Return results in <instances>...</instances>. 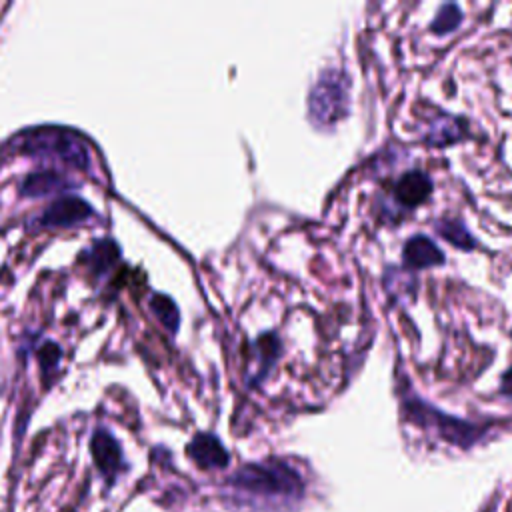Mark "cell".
I'll use <instances>...</instances> for the list:
<instances>
[{
  "mask_svg": "<svg viewBox=\"0 0 512 512\" xmlns=\"http://www.w3.org/2000/svg\"><path fill=\"white\" fill-rule=\"evenodd\" d=\"M190 458L200 468H224L228 464V452L220 444V440L212 434H196L188 444Z\"/></svg>",
  "mask_w": 512,
  "mask_h": 512,
  "instance_id": "52a82bcc",
  "label": "cell"
},
{
  "mask_svg": "<svg viewBox=\"0 0 512 512\" xmlns=\"http://www.w3.org/2000/svg\"><path fill=\"white\" fill-rule=\"evenodd\" d=\"M92 456H94V462L98 464V468L102 470V474H106V476H114L120 468V462H122L120 444L106 430H98L94 434V438H92Z\"/></svg>",
  "mask_w": 512,
  "mask_h": 512,
  "instance_id": "ba28073f",
  "label": "cell"
},
{
  "mask_svg": "<svg viewBox=\"0 0 512 512\" xmlns=\"http://www.w3.org/2000/svg\"><path fill=\"white\" fill-rule=\"evenodd\" d=\"M350 82L340 70H326L314 84L308 110L310 118L318 126H332L348 114L350 108Z\"/></svg>",
  "mask_w": 512,
  "mask_h": 512,
  "instance_id": "3957f363",
  "label": "cell"
},
{
  "mask_svg": "<svg viewBox=\"0 0 512 512\" xmlns=\"http://www.w3.org/2000/svg\"><path fill=\"white\" fill-rule=\"evenodd\" d=\"M432 192V180L420 172V170H410L400 176V180L394 186V196L404 208H414L422 204Z\"/></svg>",
  "mask_w": 512,
  "mask_h": 512,
  "instance_id": "8992f818",
  "label": "cell"
},
{
  "mask_svg": "<svg viewBox=\"0 0 512 512\" xmlns=\"http://www.w3.org/2000/svg\"><path fill=\"white\" fill-rule=\"evenodd\" d=\"M254 350H256L254 354L258 358V364H260V376H262L264 370H268L276 362L278 352H280V342L272 334H266V336L256 340Z\"/></svg>",
  "mask_w": 512,
  "mask_h": 512,
  "instance_id": "9a60e30c",
  "label": "cell"
},
{
  "mask_svg": "<svg viewBox=\"0 0 512 512\" xmlns=\"http://www.w3.org/2000/svg\"><path fill=\"white\" fill-rule=\"evenodd\" d=\"M12 148L28 156L56 158L80 170H88L90 166V148L86 140L78 132L66 128L44 126L26 130L12 140Z\"/></svg>",
  "mask_w": 512,
  "mask_h": 512,
  "instance_id": "6da1fadb",
  "label": "cell"
},
{
  "mask_svg": "<svg viewBox=\"0 0 512 512\" xmlns=\"http://www.w3.org/2000/svg\"><path fill=\"white\" fill-rule=\"evenodd\" d=\"M462 22V12L456 4H442L436 12V18L432 22V32L442 36V34H448L452 30H456Z\"/></svg>",
  "mask_w": 512,
  "mask_h": 512,
  "instance_id": "7c38bea8",
  "label": "cell"
},
{
  "mask_svg": "<svg viewBox=\"0 0 512 512\" xmlns=\"http://www.w3.org/2000/svg\"><path fill=\"white\" fill-rule=\"evenodd\" d=\"M92 208L78 196H62L46 208L40 222L42 226H72L88 220Z\"/></svg>",
  "mask_w": 512,
  "mask_h": 512,
  "instance_id": "277c9868",
  "label": "cell"
},
{
  "mask_svg": "<svg viewBox=\"0 0 512 512\" xmlns=\"http://www.w3.org/2000/svg\"><path fill=\"white\" fill-rule=\"evenodd\" d=\"M436 228H438L440 236H444L448 242H452L454 246H458L462 250H470L476 244L472 234L466 230V226L456 220H442L436 224Z\"/></svg>",
  "mask_w": 512,
  "mask_h": 512,
  "instance_id": "30bf717a",
  "label": "cell"
},
{
  "mask_svg": "<svg viewBox=\"0 0 512 512\" xmlns=\"http://www.w3.org/2000/svg\"><path fill=\"white\" fill-rule=\"evenodd\" d=\"M150 306H152V312L156 314V318H158L166 328H170L172 332L178 328L180 314H178L176 304H174L168 296L156 294V296L150 300Z\"/></svg>",
  "mask_w": 512,
  "mask_h": 512,
  "instance_id": "5bb4252c",
  "label": "cell"
},
{
  "mask_svg": "<svg viewBox=\"0 0 512 512\" xmlns=\"http://www.w3.org/2000/svg\"><path fill=\"white\" fill-rule=\"evenodd\" d=\"M58 358H60V350H58L52 342H48V344L42 346V350H40V362H42L44 370L54 368L56 362H58Z\"/></svg>",
  "mask_w": 512,
  "mask_h": 512,
  "instance_id": "2e32d148",
  "label": "cell"
},
{
  "mask_svg": "<svg viewBox=\"0 0 512 512\" xmlns=\"http://www.w3.org/2000/svg\"><path fill=\"white\" fill-rule=\"evenodd\" d=\"M66 186H68V182L58 172L44 170V172L30 174L22 184V192L26 196H46L52 192H60Z\"/></svg>",
  "mask_w": 512,
  "mask_h": 512,
  "instance_id": "9c48e42d",
  "label": "cell"
},
{
  "mask_svg": "<svg viewBox=\"0 0 512 512\" xmlns=\"http://www.w3.org/2000/svg\"><path fill=\"white\" fill-rule=\"evenodd\" d=\"M118 260V246L112 240H102L92 246L88 262L96 272L108 270Z\"/></svg>",
  "mask_w": 512,
  "mask_h": 512,
  "instance_id": "8fae6325",
  "label": "cell"
},
{
  "mask_svg": "<svg viewBox=\"0 0 512 512\" xmlns=\"http://www.w3.org/2000/svg\"><path fill=\"white\" fill-rule=\"evenodd\" d=\"M232 484L248 492L280 498H296L304 488L298 472L284 462L248 464L234 476Z\"/></svg>",
  "mask_w": 512,
  "mask_h": 512,
  "instance_id": "7a4b0ae2",
  "label": "cell"
},
{
  "mask_svg": "<svg viewBox=\"0 0 512 512\" xmlns=\"http://www.w3.org/2000/svg\"><path fill=\"white\" fill-rule=\"evenodd\" d=\"M402 256H404V264L410 268H416V270L444 264V252L438 248V244L434 240H430L424 234L412 236L404 244Z\"/></svg>",
  "mask_w": 512,
  "mask_h": 512,
  "instance_id": "5b68a950",
  "label": "cell"
},
{
  "mask_svg": "<svg viewBox=\"0 0 512 512\" xmlns=\"http://www.w3.org/2000/svg\"><path fill=\"white\" fill-rule=\"evenodd\" d=\"M502 392L504 394H508V396H512V366L504 372V376H502Z\"/></svg>",
  "mask_w": 512,
  "mask_h": 512,
  "instance_id": "e0dca14e",
  "label": "cell"
},
{
  "mask_svg": "<svg viewBox=\"0 0 512 512\" xmlns=\"http://www.w3.org/2000/svg\"><path fill=\"white\" fill-rule=\"evenodd\" d=\"M462 136V124L454 118H442L438 122H434L430 126V132H428V140L432 144H446V142H452V140H458Z\"/></svg>",
  "mask_w": 512,
  "mask_h": 512,
  "instance_id": "4fadbf2b",
  "label": "cell"
}]
</instances>
